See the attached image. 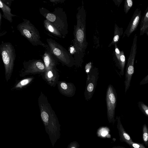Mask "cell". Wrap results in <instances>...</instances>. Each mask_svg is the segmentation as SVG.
Listing matches in <instances>:
<instances>
[{
	"label": "cell",
	"mask_w": 148,
	"mask_h": 148,
	"mask_svg": "<svg viewBox=\"0 0 148 148\" xmlns=\"http://www.w3.org/2000/svg\"><path fill=\"white\" fill-rule=\"evenodd\" d=\"M77 23L74 25L73 46L76 66L81 67L83 62L88 43L86 34V13L83 5L78 7L76 14Z\"/></svg>",
	"instance_id": "obj_1"
},
{
	"label": "cell",
	"mask_w": 148,
	"mask_h": 148,
	"mask_svg": "<svg viewBox=\"0 0 148 148\" xmlns=\"http://www.w3.org/2000/svg\"><path fill=\"white\" fill-rule=\"evenodd\" d=\"M39 10L40 14L55 26L65 38L68 33V24L66 14L63 9L57 8L51 12L41 8Z\"/></svg>",
	"instance_id": "obj_2"
},
{
	"label": "cell",
	"mask_w": 148,
	"mask_h": 148,
	"mask_svg": "<svg viewBox=\"0 0 148 148\" xmlns=\"http://www.w3.org/2000/svg\"><path fill=\"white\" fill-rule=\"evenodd\" d=\"M23 20V21L17 26V28L21 34L33 45H40L45 50L49 49L50 48L48 45L44 43L41 40L39 32L35 26L29 20L24 18Z\"/></svg>",
	"instance_id": "obj_3"
},
{
	"label": "cell",
	"mask_w": 148,
	"mask_h": 148,
	"mask_svg": "<svg viewBox=\"0 0 148 148\" xmlns=\"http://www.w3.org/2000/svg\"><path fill=\"white\" fill-rule=\"evenodd\" d=\"M0 53L3 62L6 82L10 79L16 57L14 46L9 42H2L0 45Z\"/></svg>",
	"instance_id": "obj_4"
},
{
	"label": "cell",
	"mask_w": 148,
	"mask_h": 148,
	"mask_svg": "<svg viewBox=\"0 0 148 148\" xmlns=\"http://www.w3.org/2000/svg\"><path fill=\"white\" fill-rule=\"evenodd\" d=\"M46 41L50 52L58 61L69 67L75 65L74 58L62 45L52 38H47Z\"/></svg>",
	"instance_id": "obj_5"
},
{
	"label": "cell",
	"mask_w": 148,
	"mask_h": 148,
	"mask_svg": "<svg viewBox=\"0 0 148 148\" xmlns=\"http://www.w3.org/2000/svg\"><path fill=\"white\" fill-rule=\"evenodd\" d=\"M137 37L136 34H135L127 59L124 81L125 93H126L130 86L132 77L134 71V63L137 52Z\"/></svg>",
	"instance_id": "obj_6"
},
{
	"label": "cell",
	"mask_w": 148,
	"mask_h": 148,
	"mask_svg": "<svg viewBox=\"0 0 148 148\" xmlns=\"http://www.w3.org/2000/svg\"><path fill=\"white\" fill-rule=\"evenodd\" d=\"M23 66L19 74V76L22 77L29 74H41L46 70L44 62L40 59L24 61Z\"/></svg>",
	"instance_id": "obj_7"
},
{
	"label": "cell",
	"mask_w": 148,
	"mask_h": 148,
	"mask_svg": "<svg viewBox=\"0 0 148 148\" xmlns=\"http://www.w3.org/2000/svg\"><path fill=\"white\" fill-rule=\"evenodd\" d=\"M106 100L108 121L110 123L114 122L117 102V95L115 89L111 84L108 86L106 90Z\"/></svg>",
	"instance_id": "obj_8"
},
{
	"label": "cell",
	"mask_w": 148,
	"mask_h": 148,
	"mask_svg": "<svg viewBox=\"0 0 148 148\" xmlns=\"http://www.w3.org/2000/svg\"><path fill=\"white\" fill-rule=\"evenodd\" d=\"M87 72L84 96L85 100L88 101L92 98L95 91L99 78V71L97 68H94Z\"/></svg>",
	"instance_id": "obj_9"
},
{
	"label": "cell",
	"mask_w": 148,
	"mask_h": 148,
	"mask_svg": "<svg viewBox=\"0 0 148 148\" xmlns=\"http://www.w3.org/2000/svg\"><path fill=\"white\" fill-rule=\"evenodd\" d=\"M141 17V11L139 8L135 10L129 24L123 34V38L129 37L136 29Z\"/></svg>",
	"instance_id": "obj_10"
},
{
	"label": "cell",
	"mask_w": 148,
	"mask_h": 148,
	"mask_svg": "<svg viewBox=\"0 0 148 148\" xmlns=\"http://www.w3.org/2000/svg\"><path fill=\"white\" fill-rule=\"evenodd\" d=\"M41 75L43 79L51 87H55L59 81V75L57 68L46 70Z\"/></svg>",
	"instance_id": "obj_11"
},
{
	"label": "cell",
	"mask_w": 148,
	"mask_h": 148,
	"mask_svg": "<svg viewBox=\"0 0 148 148\" xmlns=\"http://www.w3.org/2000/svg\"><path fill=\"white\" fill-rule=\"evenodd\" d=\"M57 85L59 92L62 95L69 97L75 95L76 87L72 83L59 81Z\"/></svg>",
	"instance_id": "obj_12"
},
{
	"label": "cell",
	"mask_w": 148,
	"mask_h": 148,
	"mask_svg": "<svg viewBox=\"0 0 148 148\" xmlns=\"http://www.w3.org/2000/svg\"><path fill=\"white\" fill-rule=\"evenodd\" d=\"M42 58L45 66L46 70L56 68L58 60L50 52V49L45 50Z\"/></svg>",
	"instance_id": "obj_13"
},
{
	"label": "cell",
	"mask_w": 148,
	"mask_h": 148,
	"mask_svg": "<svg viewBox=\"0 0 148 148\" xmlns=\"http://www.w3.org/2000/svg\"><path fill=\"white\" fill-rule=\"evenodd\" d=\"M12 1V0H0V8L3 14L2 16L10 23L12 22V17L17 16L11 13V9L10 6Z\"/></svg>",
	"instance_id": "obj_14"
},
{
	"label": "cell",
	"mask_w": 148,
	"mask_h": 148,
	"mask_svg": "<svg viewBox=\"0 0 148 148\" xmlns=\"http://www.w3.org/2000/svg\"><path fill=\"white\" fill-rule=\"evenodd\" d=\"M117 119V127L118 128L121 141L129 145L130 143L133 141L130 135L126 132L124 128L121 121L120 116L116 117Z\"/></svg>",
	"instance_id": "obj_15"
},
{
	"label": "cell",
	"mask_w": 148,
	"mask_h": 148,
	"mask_svg": "<svg viewBox=\"0 0 148 148\" xmlns=\"http://www.w3.org/2000/svg\"><path fill=\"white\" fill-rule=\"evenodd\" d=\"M44 26L48 33L53 36L60 38H64L59 30L51 22L47 19L43 21Z\"/></svg>",
	"instance_id": "obj_16"
},
{
	"label": "cell",
	"mask_w": 148,
	"mask_h": 148,
	"mask_svg": "<svg viewBox=\"0 0 148 148\" xmlns=\"http://www.w3.org/2000/svg\"><path fill=\"white\" fill-rule=\"evenodd\" d=\"M148 29V6L142 16L140 22V36L145 33Z\"/></svg>",
	"instance_id": "obj_17"
},
{
	"label": "cell",
	"mask_w": 148,
	"mask_h": 148,
	"mask_svg": "<svg viewBox=\"0 0 148 148\" xmlns=\"http://www.w3.org/2000/svg\"><path fill=\"white\" fill-rule=\"evenodd\" d=\"M33 77H27L17 82L12 88V90L21 89L30 84L33 80Z\"/></svg>",
	"instance_id": "obj_18"
},
{
	"label": "cell",
	"mask_w": 148,
	"mask_h": 148,
	"mask_svg": "<svg viewBox=\"0 0 148 148\" xmlns=\"http://www.w3.org/2000/svg\"><path fill=\"white\" fill-rule=\"evenodd\" d=\"M123 34V28L119 27L116 24H115L114 37L112 42L110 44L109 47H110L112 45L116 44Z\"/></svg>",
	"instance_id": "obj_19"
},
{
	"label": "cell",
	"mask_w": 148,
	"mask_h": 148,
	"mask_svg": "<svg viewBox=\"0 0 148 148\" xmlns=\"http://www.w3.org/2000/svg\"><path fill=\"white\" fill-rule=\"evenodd\" d=\"M125 63V57L123 51H121L119 61L117 66L120 70L119 73L123 76L124 74V68Z\"/></svg>",
	"instance_id": "obj_20"
},
{
	"label": "cell",
	"mask_w": 148,
	"mask_h": 148,
	"mask_svg": "<svg viewBox=\"0 0 148 148\" xmlns=\"http://www.w3.org/2000/svg\"><path fill=\"white\" fill-rule=\"evenodd\" d=\"M143 140L144 143L147 146H148V127L146 124L142 127Z\"/></svg>",
	"instance_id": "obj_21"
},
{
	"label": "cell",
	"mask_w": 148,
	"mask_h": 148,
	"mask_svg": "<svg viewBox=\"0 0 148 148\" xmlns=\"http://www.w3.org/2000/svg\"><path fill=\"white\" fill-rule=\"evenodd\" d=\"M138 106L142 113L148 117V106L142 101H138Z\"/></svg>",
	"instance_id": "obj_22"
},
{
	"label": "cell",
	"mask_w": 148,
	"mask_h": 148,
	"mask_svg": "<svg viewBox=\"0 0 148 148\" xmlns=\"http://www.w3.org/2000/svg\"><path fill=\"white\" fill-rule=\"evenodd\" d=\"M133 4L132 0H126L125 1L124 5V10L125 14H127L130 8L132 7Z\"/></svg>",
	"instance_id": "obj_23"
},
{
	"label": "cell",
	"mask_w": 148,
	"mask_h": 148,
	"mask_svg": "<svg viewBox=\"0 0 148 148\" xmlns=\"http://www.w3.org/2000/svg\"><path fill=\"white\" fill-rule=\"evenodd\" d=\"M115 61L116 63V66H117L120 59V57L121 54V51L119 49L117 44L115 45Z\"/></svg>",
	"instance_id": "obj_24"
},
{
	"label": "cell",
	"mask_w": 148,
	"mask_h": 148,
	"mask_svg": "<svg viewBox=\"0 0 148 148\" xmlns=\"http://www.w3.org/2000/svg\"><path fill=\"white\" fill-rule=\"evenodd\" d=\"M129 145L131 148H146L143 144L135 143L132 141Z\"/></svg>",
	"instance_id": "obj_25"
},
{
	"label": "cell",
	"mask_w": 148,
	"mask_h": 148,
	"mask_svg": "<svg viewBox=\"0 0 148 148\" xmlns=\"http://www.w3.org/2000/svg\"><path fill=\"white\" fill-rule=\"evenodd\" d=\"M148 71V68L147 69ZM148 83V74L145 77L140 81L139 83L140 85H143Z\"/></svg>",
	"instance_id": "obj_26"
},
{
	"label": "cell",
	"mask_w": 148,
	"mask_h": 148,
	"mask_svg": "<svg viewBox=\"0 0 148 148\" xmlns=\"http://www.w3.org/2000/svg\"><path fill=\"white\" fill-rule=\"evenodd\" d=\"M122 0H115L114 1L116 5H117L118 7H119L122 2Z\"/></svg>",
	"instance_id": "obj_27"
},
{
	"label": "cell",
	"mask_w": 148,
	"mask_h": 148,
	"mask_svg": "<svg viewBox=\"0 0 148 148\" xmlns=\"http://www.w3.org/2000/svg\"><path fill=\"white\" fill-rule=\"evenodd\" d=\"M113 148H126L124 147H121V146H116V147H114Z\"/></svg>",
	"instance_id": "obj_28"
},
{
	"label": "cell",
	"mask_w": 148,
	"mask_h": 148,
	"mask_svg": "<svg viewBox=\"0 0 148 148\" xmlns=\"http://www.w3.org/2000/svg\"><path fill=\"white\" fill-rule=\"evenodd\" d=\"M145 34H146L147 36H148V29L147 30V32H146V33H145Z\"/></svg>",
	"instance_id": "obj_29"
},
{
	"label": "cell",
	"mask_w": 148,
	"mask_h": 148,
	"mask_svg": "<svg viewBox=\"0 0 148 148\" xmlns=\"http://www.w3.org/2000/svg\"><path fill=\"white\" fill-rule=\"evenodd\" d=\"M71 148H76L75 147L72 146Z\"/></svg>",
	"instance_id": "obj_30"
}]
</instances>
